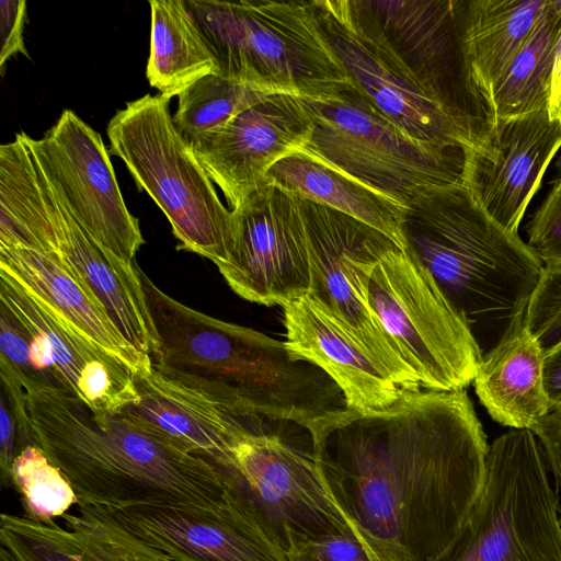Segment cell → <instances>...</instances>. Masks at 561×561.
I'll return each mask as SVG.
<instances>
[{
  "mask_svg": "<svg viewBox=\"0 0 561 561\" xmlns=\"http://www.w3.org/2000/svg\"><path fill=\"white\" fill-rule=\"evenodd\" d=\"M307 432L370 561H433L481 495L490 446L465 390H404Z\"/></svg>",
  "mask_w": 561,
  "mask_h": 561,
  "instance_id": "1",
  "label": "cell"
},
{
  "mask_svg": "<svg viewBox=\"0 0 561 561\" xmlns=\"http://www.w3.org/2000/svg\"><path fill=\"white\" fill-rule=\"evenodd\" d=\"M2 393L23 446L38 447L77 505L215 507L233 492L227 474L123 413L96 414L69 392L0 364Z\"/></svg>",
  "mask_w": 561,
  "mask_h": 561,
  "instance_id": "2",
  "label": "cell"
},
{
  "mask_svg": "<svg viewBox=\"0 0 561 561\" xmlns=\"http://www.w3.org/2000/svg\"><path fill=\"white\" fill-rule=\"evenodd\" d=\"M405 250L433 276L481 358L525 321L543 263L489 217L462 184L432 188L403 217Z\"/></svg>",
  "mask_w": 561,
  "mask_h": 561,
  "instance_id": "3",
  "label": "cell"
},
{
  "mask_svg": "<svg viewBox=\"0 0 561 561\" xmlns=\"http://www.w3.org/2000/svg\"><path fill=\"white\" fill-rule=\"evenodd\" d=\"M136 267L159 337L152 364L216 385L267 421L304 430L346 408L339 386L296 358L286 342L192 309Z\"/></svg>",
  "mask_w": 561,
  "mask_h": 561,
  "instance_id": "4",
  "label": "cell"
},
{
  "mask_svg": "<svg viewBox=\"0 0 561 561\" xmlns=\"http://www.w3.org/2000/svg\"><path fill=\"white\" fill-rule=\"evenodd\" d=\"M184 2L220 77L308 100L353 84L318 26L311 1Z\"/></svg>",
  "mask_w": 561,
  "mask_h": 561,
  "instance_id": "5",
  "label": "cell"
},
{
  "mask_svg": "<svg viewBox=\"0 0 561 561\" xmlns=\"http://www.w3.org/2000/svg\"><path fill=\"white\" fill-rule=\"evenodd\" d=\"M170 100L146 94L118 110L106 128L110 153L123 160L137 188L162 210L178 249L217 266L232 245L233 215L173 123Z\"/></svg>",
  "mask_w": 561,
  "mask_h": 561,
  "instance_id": "6",
  "label": "cell"
},
{
  "mask_svg": "<svg viewBox=\"0 0 561 561\" xmlns=\"http://www.w3.org/2000/svg\"><path fill=\"white\" fill-rule=\"evenodd\" d=\"M302 100L313 127L300 150L403 208L432 188L462 184L463 148L411 137L354 84Z\"/></svg>",
  "mask_w": 561,
  "mask_h": 561,
  "instance_id": "7",
  "label": "cell"
},
{
  "mask_svg": "<svg viewBox=\"0 0 561 561\" xmlns=\"http://www.w3.org/2000/svg\"><path fill=\"white\" fill-rule=\"evenodd\" d=\"M547 465L533 431L495 438L477 504L433 561H561L559 497Z\"/></svg>",
  "mask_w": 561,
  "mask_h": 561,
  "instance_id": "8",
  "label": "cell"
},
{
  "mask_svg": "<svg viewBox=\"0 0 561 561\" xmlns=\"http://www.w3.org/2000/svg\"><path fill=\"white\" fill-rule=\"evenodd\" d=\"M64 517L118 561H291L237 490L215 507L78 505Z\"/></svg>",
  "mask_w": 561,
  "mask_h": 561,
  "instance_id": "9",
  "label": "cell"
},
{
  "mask_svg": "<svg viewBox=\"0 0 561 561\" xmlns=\"http://www.w3.org/2000/svg\"><path fill=\"white\" fill-rule=\"evenodd\" d=\"M366 302L421 387L465 390L481 362L460 316L431 273L394 245L369 271Z\"/></svg>",
  "mask_w": 561,
  "mask_h": 561,
  "instance_id": "10",
  "label": "cell"
},
{
  "mask_svg": "<svg viewBox=\"0 0 561 561\" xmlns=\"http://www.w3.org/2000/svg\"><path fill=\"white\" fill-rule=\"evenodd\" d=\"M226 474L289 556L327 535L353 534L362 542L312 444L299 446L272 428L252 434L234 448Z\"/></svg>",
  "mask_w": 561,
  "mask_h": 561,
  "instance_id": "11",
  "label": "cell"
},
{
  "mask_svg": "<svg viewBox=\"0 0 561 561\" xmlns=\"http://www.w3.org/2000/svg\"><path fill=\"white\" fill-rule=\"evenodd\" d=\"M314 18L353 84L411 137L480 152L468 129L390 46L362 0H313Z\"/></svg>",
  "mask_w": 561,
  "mask_h": 561,
  "instance_id": "12",
  "label": "cell"
},
{
  "mask_svg": "<svg viewBox=\"0 0 561 561\" xmlns=\"http://www.w3.org/2000/svg\"><path fill=\"white\" fill-rule=\"evenodd\" d=\"M299 201L309 253L308 294L331 312L401 390H420L419 379L375 319L365 296L369 271L397 244L346 214Z\"/></svg>",
  "mask_w": 561,
  "mask_h": 561,
  "instance_id": "13",
  "label": "cell"
},
{
  "mask_svg": "<svg viewBox=\"0 0 561 561\" xmlns=\"http://www.w3.org/2000/svg\"><path fill=\"white\" fill-rule=\"evenodd\" d=\"M383 36L419 80L468 129L486 157L496 118L474 83L462 46L461 0H362Z\"/></svg>",
  "mask_w": 561,
  "mask_h": 561,
  "instance_id": "14",
  "label": "cell"
},
{
  "mask_svg": "<svg viewBox=\"0 0 561 561\" xmlns=\"http://www.w3.org/2000/svg\"><path fill=\"white\" fill-rule=\"evenodd\" d=\"M233 215V240L217 265L241 298L282 307L310 290L308 243L300 201L266 183Z\"/></svg>",
  "mask_w": 561,
  "mask_h": 561,
  "instance_id": "15",
  "label": "cell"
},
{
  "mask_svg": "<svg viewBox=\"0 0 561 561\" xmlns=\"http://www.w3.org/2000/svg\"><path fill=\"white\" fill-rule=\"evenodd\" d=\"M49 182L82 227L117 259L133 264L145 243L127 208L101 135L65 110L41 139L31 140Z\"/></svg>",
  "mask_w": 561,
  "mask_h": 561,
  "instance_id": "16",
  "label": "cell"
},
{
  "mask_svg": "<svg viewBox=\"0 0 561 561\" xmlns=\"http://www.w3.org/2000/svg\"><path fill=\"white\" fill-rule=\"evenodd\" d=\"M134 385L136 400L117 413L162 433L225 473L241 440L271 428L266 419L220 387L154 364L148 373L134 375Z\"/></svg>",
  "mask_w": 561,
  "mask_h": 561,
  "instance_id": "17",
  "label": "cell"
},
{
  "mask_svg": "<svg viewBox=\"0 0 561 561\" xmlns=\"http://www.w3.org/2000/svg\"><path fill=\"white\" fill-rule=\"evenodd\" d=\"M312 127L301 98L274 93L187 144L232 211L265 184L274 164L302 148Z\"/></svg>",
  "mask_w": 561,
  "mask_h": 561,
  "instance_id": "18",
  "label": "cell"
},
{
  "mask_svg": "<svg viewBox=\"0 0 561 561\" xmlns=\"http://www.w3.org/2000/svg\"><path fill=\"white\" fill-rule=\"evenodd\" d=\"M490 157L465 150L462 185L482 210L508 232L518 227L561 148V123L548 108L497 118Z\"/></svg>",
  "mask_w": 561,
  "mask_h": 561,
  "instance_id": "19",
  "label": "cell"
},
{
  "mask_svg": "<svg viewBox=\"0 0 561 561\" xmlns=\"http://www.w3.org/2000/svg\"><path fill=\"white\" fill-rule=\"evenodd\" d=\"M0 306L49 351L60 389L96 414L117 413L137 398L134 374L72 329L19 277L0 267Z\"/></svg>",
  "mask_w": 561,
  "mask_h": 561,
  "instance_id": "20",
  "label": "cell"
},
{
  "mask_svg": "<svg viewBox=\"0 0 561 561\" xmlns=\"http://www.w3.org/2000/svg\"><path fill=\"white\" fill-rule=\"evenodd\" d=\"M46 181L59 257L91 289L124 339L153 358L159 337L136 261L128 264L101 245L70 213L47 176Z\"/></svg>",
  "mask_w": 561,
  "mask_h": 561,
  "instance_id": "21",
  "label": "cell"
},
{
  "mask_svg": "<svg viewBox=\"0 0 561 561\" xmlns=\"http://www.w3.org/2000/svg\"><path fill=\"white\" fill-rule=\"evenodd\" d=\"M283 313L289 352L321 368L341 389L347 409L381 410L404 391L309 294L284 306Z\"/></svg>",
  "mask_w": 561,
  "mask_h": 561,
  "instance_id": "22",
  "label": "cell"
},
{
  "mask_svg": "<svg viewBox=\"0 0 561 561\" xmlns=\"http://www.w3.org/2000/svg\"><path fill=\"white\" fill-rule=\"evenodd\" d=\"M0 267L19 277L80 335L134 375L151 369V358L124 339L91 289L57 252L0 245Z\"/></svg>",
  "mask_w": 561,
  "mask_h": 561,
  "instance_id": "23",
  "label": "cell"
},
{
  "mask_svg": "<svg viewBox=\"0 0 561 561\" xmlns=\"http://www.w3.org/2000/svg\"><path fill=\"white\" fill-rule=\"evenodd\" d=\"M473 383L492 419L510 428L531 431L551 409L545 352L526 321L481 358Z\"/></svg>",
  "mask_w": 561,
  "mask_h": 561,
  "instance_id": "24",
  "label": "cell"
},
{
  "mask_svg": "<svg viewBox=\"0 0 561 561\" xmlns=\"http://www.w3.org/2000/svg\"><path fill=\"white\" fill-rule=\"evenodd\" d=\"M266 183L346 214L405 250L402 224L407 208L300 149L274 164Z\"/></svg>",
  "mask_w": 561,
  "mask_h": 561,
  "instance_id": "25",
  "label": "cell"
},
{
  "mask_svg": "<svg viewBox=\"0 0 561 561\" xmlns=\"http://www.w3.org/2000/svg\"><path fill=\"white\" fill-rule=\"evenodd\" d=\"M546 1H466L463 53L469 72L490 105L494 87L529 36Z\"/></svg>",
  "mask_w": 561,
  "mask_h": 561,
  "instance_id": "26",
  "label": "cell"
},
{
  "mask_svg": "<svg viewBox=\"0 0 561 561\" xmlns=\"http://www.w3.org/2000/svg\"><path fill=\"white\" fill-rule=\"evenodd\" d=\"M31 140L19 133L0 147V245L56 252L47 181Z\"/></svg>",
  "mask_w": 561,
  "mask_h": 561,
  "instance_id": "27",
  "label": "cell"
},
{
  "mask_svg": "<svg viewBox=\"0 0 561 561\" xmlns=\"http://www.w3.org/2000/svg\"><path fill=\"white\" fill-rule=\"evenodd\" d=\"M150 51L146 77L161 95H180L197 80L218 75L198 25L181 0H150Z\"/></svg>",
  "mask_w": 561,
  "mask_h": 561,
  "instance_id": "28",
  "label": "cell"
},
{
  "mask_svg": "<svg viewBox=\"0 0 561 561\" xmlns=\"http://www.w3.org/2000/svg\"><path fill=\"white\" fill-rule=\"evenodd\" d=\"M560 33L561 0H547L529 36L492 91L491 106L496 119L549 107Z\"/></svg>",
  "mask_w": 561,
  "mask_h": 561,
  "instance_id": "29",
  "label": "cell"
},
{
  "mask_svg": "<svg viewBox=\"0 0 561 561\" xmlns=\"http://www.w3.org/2000/svg\"><path fill=\"white\" fill-rule=\"evenodd\" d=\"M0 561H118L83 534L28 515L1 514Z\"/></svg>",
  "mask_w": 561,
  "mask_h": 561,
  "instance_id": "30",
  "label": "cell"
},
{
  "mask_svg": "<svg viewBox=\"0 0 561 561\" xmlns=\"http://www.w3.org/2000/svg\"><path fill=\"white\" fill-rule=\"evenodd\" d=\"M270 94L219 75H208L179 95L173 116L186 142L213 131Z\"/></svg>",
  "mask_w": 561,
  "mask_h": 561,
  "instance_id": "31",
  "label": "cell"
},
{
  "mask_svg": "<svg viewBox=\"0 0 561 561\" xmlns=\"http://www.w3.org/2000/svg\"><path fill=\"white\" fill-rule=\"evenodd\" d=\"M10 482L21 495L25 514L38 520L64 516L77 504L71 484L34 445L23 446L15 455Z\"/></svg>",
  "mask_w": 561,
  "mask_h": 561,
  "instance_id": "32",
  "label": "cell"
},
{
  "mask_svg": "<svg viewBox=\"0 0 561 561\" xmlns=\"http://www.w3.org/2000/svg\"><path fill=\"white\" fill-rule=\"evenodd\" d=\"M525 321L545 354L561 342V265H545Z\"/></svg>",
  "mask_w": 561,
  "mask_h": 561,
  "instance_id": "33",
  "label": "cell"
},
{
  "mask_svg": "<svg viewBox=\"0 0 561 561\" xmlns=\"http://www.w3.org/2000/svg\"><path fill=\"white\" fill-rule=\"evenodd\" d=\"M528 247L545 265H561V174L528 225Z\"/></svg>",
  "mask_w": 561,
  "mask_h": 561,
  "instance_id": "34",
  "label": "cell"
},
{
  "mask_svg": "<svg viewBox=\"0 0 561 561\" xmlns=\"http://www.w3.org/2000/svg\"><path fill=\"white\" fill-rule=\"evenodd\" d=\"M291 561H370L363 543L353 534H334L309 540L290 556Z\"/></svg>",
  "mask_w": 561,
  "mask_h": 561,
  "instance_id": "35",
  "label": "cell"
},
{
  "mask_svg": "<svg viewBox=\"0 0 561 561\" xmlns=\"http://www.w3.org/2000/svg\"><path fill=\"white\" fill-rule=\"evenodd\" d=\"M26 1H0V72L4 73L5 62L14 55L28 56L23 39V31L27 15Z\"/></svg>",
  "mask_w": 561,
  "mask_h": 561,
  "instance_id": "36",
  "label": "cell"
},
{
  "mask_svg": "<svg viewBox=\"0 0 561 561\" xmlns=\"http://www.w3.org/2000/svg\"><path fill=\"white\" fill-rule=\"evenodd\" d=\"M531 431L541 445L556 481L561 484V404L551 408Z\"/></svg>",
  "mask_w": 561,
  "mask_h": 561,
  "instance_id": "37",
  "label": "cell"
},
{
  "mask_svg": "<svg viewBox=\"0 0 561 561\" xmlns=\"http://www.w3.org/2000/svg\"><path fill=\"white\" fill-rule=\"evenodd\" d=\"M18 434L16 422L9 402L1 393L0 403V469L3 485L10 482V473L15 457L14 444Z\"/></svg>",
  "mask_w": 561,
  "mask_h": 561,
  "instance_id": "38",
  "label": "cell"
},
{
  "mask_svg": "<svg viewBox=\"0 0 561 561\" xmlns=\"http://www.w3.org/2000/svg\"><path fill=\"white\" fill-rule=\"evenodd\" d=\"M545 385L551 408L561 404V342L545 354Z\"/></svg>",
  "mask_w": 561,
  "mask_h": 561,
  "instance_id": "39",
  "label": "cell"
},
{
  "mask_svg": "<svg viewBox=\"0 0 561 561\" xmlns=\"http://www.w3.org/2000/svg\"><path fill=\"white\" fill-rule=\"evenodd\" d=\"M561 85V33L557 43L552 79H551V91L550 98L559 90Z\"/></svg>",
  "mask_w": 561,
  "mask_h": 561,
  "instance_id": "40",
  "label": "cell"
},
{
  "mask_svg": "<svg viewBox=\"0 0 561 561\" xmlns=\"http://www.w3.org/2000/svg\"><path fill=\"white\" fill-rule=\"evenodd\" d=\"M549 114L553 119L561 123V85L559 90L549 100Z\"/></svg>",
  "mask_w": 561,
  "mask_h": 561,
  "instance_id": "41",
  "label": "cell"
},
{
  "mask_svg": "<svg viewBox=\"0 0 561 561\" xmlns=\"http://www.w3.org/2000/svg\"><path fill=\"white\" fill-rule=\"evenodd\" d=\"M558 165H559V167H560V169H561V158H560V159H559V161H558Z\"/></svg>",
  "mask_w": 561,
  "mask_h": 561,
  "instance_id": "42",
  "label": "cell"
}]
</instances>
